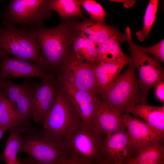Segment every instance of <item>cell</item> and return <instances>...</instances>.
Here are the masks:
<instances>
[{
  "label": "cell",
  "mask_w": 164,
  "mask_h": 164,
  "mask_svg": "<svg viewBox=\"0 0 164 164\" xmlns=\"http://www.w3.org/2000/svg\"><path fill=\"white\" fill-rule=\"evenodd\" d=\"M76 17L65 19L50 28L43 26L28 30L35 35L44 59L50 71L55 73L69 53L79 32Z\"/></svg>",
  "instance_id": "6da1fadb"
},
{
  "label": "cell",
  "mask_w": 164,
  "mask_h": 164,
  "mask_svg": "<svg viewBox=\"0 0 164 164\" xmlns=\"http://www.w3.org/2000/svg\"><path fill=\"white\" fill-rule=\"evenodd\" d=\"M125 71L100 95L106 102L122 114L135 106L146 104L147 97L141 90L136 73V67L132 61Z\"/></svg>",
  "instance_id": "7a4b0ae2"
},
{
  "label": "cell",
  "mask_w": 164,
  "mask_h": 164,
  "mask_svg": "<svg viewBox=\"0 0 164 164\" xmlns=\"http://www.w3.org/2000/svg\"><path fill=\"white\" fill-rule=\"evenodd\" d=\"M0 50L51 71L35 35L29 30L10 26L0 27Z\"/></svg>",
  "instance_id": "3957f363"
},
{
  "label": "cell",
  "mask_w": 164,
  "mask_h": 164,
  "mask_svg": "<svg viewBox=\"0 0 164 164\" xmlns=\"http://www.w3.org/2000/svg\"><path fill=\"white\" fill-rule=\"evenodd\" d=\"M82 124L61 86L54 104L43 120V130L49 137L63 145L68 137Z\"/></svg>",
  "instance_id": "277c9868"
},
{
  "label": "cell",
  "mask_w": 164,
  "mask_h": 164,
  "mask_svg": "<svg viewBox=\"0 0 164 164\" xmlns=\"http://www.w3.org/2000/svg\"><path fill=\"white\" fill-rule=\"evenodd\" d=\"M48 0H12L2 11L4 26L30 30L43 26L52 15Z\"/></svg>",
  "instance_id": "5b68a950"
},
{
  "label": "cell",
  "mask_w": 164,
  "mask_h": 164,
  "mask_svg": "<svg viewBox=\"0 0 164 164\" xmlns=\"http://www.w3.org/2000/svg\"><path fill=\"white\" fill-rule=\"evenodd\" d=\"M103 140L83 124L63 143L66 153L84 164H98L104 158Z\"/></svg>",
  "instance_id": "8992f818"
},
{
  "label": "cell",
  "mask_w": 164,
  "mask_h": 164,
  "mask_svg": "<svg viewBox=\"0 0 164 164\" xmlns=\"http://www.w3.org/2000/svg\"><path fill=\"white\" fill-rule=\"evenodd\" d=\"M20 143V152L31 157L35 164H56L66 153L62 144L38 128H32L21 135Z\"/></svg>",
  "instance_id": "52a82bcc"
},
{
  "label": "cell",
  "mask_w": 164,
  "mask_h": 164,
  "mask_svg": "<svg viewBox=\"0 0 164 164\" xmlns=\"http://www.w3.org/2000/svg\"><path fill=\"white\" fill-rule=\"evenodd\" d=\"M125 39L130 52V58L138 71V84L142 93L147 97L149 91L164 80V70L161 62L142 51L133 41L131 29L127 26Z\"/></svg>",
  "instance_id": "ba28073f"
},
{
  "label": "cell",
  "mask_w": 164,
  "mask_h": 164,
  "mask_svg": "<svg viewBox=\"0 0 164 164\" xmlns=\"http://www.w3.org/2000/svg\"><path fill=\"white\" fill-rule=\"evenodd\" d=\"M56 72L58 79L67 81L79 89L99 95L93 64L77 59L72 46Z\"/></svg>",
  "instance_id": "9c48e42d"
},
{
  "label": "cell",
  "mask_w": 164,
  "mask_h": 164,
  "mask_svg": "<svg viewBox=\"0 0 164 164\" xmlns=\"http://www.w3.org/2000/svg\"><path fill=\"white\" fill-rule=\"evenodd\" d=\"M39 83L25 80L20 84L11 80L0 81V89L19 113L24 123L30 126L31 112Z\"/></svg>",
  "instance_id": "30bf717a"
},
{
  "label": "cell",
  "mask_w": 164,
  "mask_h": 164,
  "mask_svg": "<svg viewBox=\"0 0 164 164\" xmlns=\"http://www.w3.org/2000/svg\"><path fill=\"white\" fill-rule=\"evenodd\" d=\"M60 84L55 73L50 72L36 91L31 112V119L42 124L46 116L54 104Z\"/></svg>",
  "instance_id": "8fae6325"
},
{
  "label": "cell",
  "mask_w": 164,
  "mask_h": 164,
  "mask_svg": "<svg viewBox=\"0 0 164 164\" xmlns=\"http://www.w3.org/2000/svg\"><path fill=\"white\" fill-rule=\"evenodd\" d=\"M58 79L83 124L91 129L94 115L101 101L98 95L79 89L65 80Z\"/></svg>",
  "instance_id": "7c38bea8"
},
{
  "label": "cell",
  "mask_w": 164,
  "mask_h": 164,
  "mask_svg": "<svg viewBox=\"0 0 164 164\" xmlns=\"http://www.w3.org/2000/svg\"><path fill=\"white\" fill-rule=\"evenodd\" d=\"M51 72L36 64L12 58L0 50V81L14 77H36L41 80Z\"/></svg>",
  "instance_id": "4fadbf2b"
},
{
  "label": "cell",
  "mask_w": 164,
  "mask_h": 164,
  "mask_svg": "<svg viewBox=\"0 0 164 164\" xmlns=\"http://www.w3.org/2000/svg\"><path fill=\"white\" fill-rule=\"evenodd\" d=\"M122 114L107 103L101 101L94 115L91 129L101 137L125 129Z\"/></svg>",
  "instance_id": "5bb4252c"
},
{
  "label": "cell",
  "mask_w": 164,
  "mask_h": 164,
  "mask_svg": "<svg viewBox=\"0 0 164 164\" xmlns=\"http://www.w3.org/2000/svg\"><path fill=\"white\" fill-rule=\"evenodd\" d=\"M102 150L105 158L125 163L133 157L135 152L125 129L106 136L103 140Z\"/></svg>",
  "instance_id": "9a60e30c"
},
{
  "label": "cell",
  "mask_w": 164,
  "mask_h": 164,
  "mask_svg": "<svg viewBox=\"0 0 164 164\" xmlns=\"http://www.w3.org/2000/svg\"><path fill=\"white\" fill-rule=\"evenodd\" d=\"M124 127L135 149L150 141L163 140L164 137L146 122L131 115L122 114Z\"/></svg>",
  "instance_id": "2e32d148"
},
{
  "label": "cell",
  "mask_w": 164,
  "mask_h": 164,
  "mask_svg": "<svg viewBox=\"0 0 164 164\" xmlns=\"http://www.w3.org/2000/svg\"><path fill=\"white\" fill-rule=\"evenodd\" d=\"M79 30L96 46L114 36L118 38L121 42L125 41V35L114 26L89 18L79 22Z\"/></svg>",
  "instance_id": "e0dca14e"
},
{
  "label": "cell",
  "mask_w": 164,
  "mask_h": 164,
  "mask_svg": "<svg viewBox=\"0 0 164 164\" xmlns=\"http://www.w3.org/2000/svg\"><path fill=\"white\" fill-rule=\"evenodd\" d=\"M129 57L117 61L93 64L99 94L106 91L115 81L123 68L132 62Z\"/></svg>",
  "instance_id": "ac0fdd59"
},
{
  "label": "cell",
  "mask_w": 164,
  "mask_h": 164,
  "mask_svg": "<svg viewBox=\"0 0 164 164\" xmlns=\"http://www.w3.org/2000/svg\"><path fill=\"white\" fill-rule=\"evenodd\" d=\"M128 113L141 118L164 137V106L156 107L146 104H139L130 109Z\"/></svg>",
  "instance_id": "d6986e66"
},
{
  "label": "cell",
  "mask_w": 164,
  "mask_h": 164,
  "mask_svg": "<svg viewBox=\"0 0 164 164\" xmlns=\"http://www.w3.org/2000/svg\"><path fill=\"white\" fill-rule=\"evenodd\" d=\"M163 140L149 142L135 149L133 157L141 164L164 163Z\"/></svg>",
  "instance_id": "ffe728a7"
},
{
  "label": "cell",
  "mask_w": 164,
  "mask_h": 164,
  "mask_svg": "<svg viewBox=\"0 0 164 164\" xmlns=\"http://www.w3.org/2000/svg\"><path fill=\"white\" fill-rule=\"evenodd\" d=\"M72 48L79 60L91 64L96 63L97 57V46L79 31L73 41Z\"/></svg>",
  "instance_id": "44dd1931"
},
{
  "label": "cell",
  "mask_w": 164,
  "mask_h": 164,
  "mask_svg": "<svg viewBox=\"0 0 164 164\" xmlns=\"http://www.w3.org/2000/svg\"><path fill=\"white\" fill-rule=\"evenodd\" d=\"M119 41L121 40L118 38L114 36L97 46L96 63L116 61L127 57L122 50Z\"/></svg>",
  "instance_id": "7402d4cb"
},
{
  "label": "cell",
  "mask_w": 164,
  "mask_h": 164,
  "mask_svg": "<svg viewBox=\"0 0 164 164\" xmlns=\"http://www.w3.org/2000/svg\"><path fill=\"white\" fill-rule=\"evenodd\" d=\"M29 128L17 126L10 129V134L7 140L5 149L0 157L5 164H10L17 160V154L20 149L21 134L27 131Z\"/></svg>",
  "instance_id": "603a6c76"
},
{
  "label": "cell",
  "mask_w": 164,
  "mask_h": 164,
  "mask_svg": "<svg viewBox=\"0 0 164 164\" xmlns=\"http://www.w3.org/2000/svg\"><path fill=\"white\" fill-rule=\"evenodd\" d=\"M0 125L6 130L17 126L29 127L24 123L19 113L2 92L0 100Z\"/></svg>",
  "instance_id": "cb8c5ba5"
},
{
  "label": "cell",
  "mask_w": 164,
  "mask_h": 164,
  "mask_svg": "<svg viewBox=\"0 0 164 164\" xmlns=\"http://www.w3.org/2000/svg\"><path fill=\"white\" fill-rule=\"evenodd\" d=\"M48 5L50 10L58 13L61 21L72 17L85 19L79 0H48Z\"/></svg>",
  "instance_id": "d4e9b609"
},
{
  "label": "cell",
  "mask_w": 164,
  "mask_h": 164,
  "mask_svg": "<svg viewBox=\"0 0 164 164\" xmlns=\"http://www.w3.org/2000/svg\"><path fill=\"white\" fill-rule=\"evenodd\" d=\"M158 0H151L145 10L142 28L135 33L138 39L144 41L149 34L152 26L155 21L157 11Z\"/></svg>",
  "instance_id": "484cf974"
},
{
  "label": "cell",
  "mask_w": 164,
  "mask_h": 164,
  "mask_svg": "<svg viewBox=\"0 0 164 164\" xmlns=\"http://www.w3.org/2000/svg\"><path fill=\"white\" fill-rule=\"evenodd\" d=\"M80 5L89 15L90 19L99 22H104L107 13L98 3L93 0H79Z\"/></svg>",
  "instance_id": "4316f807"
},
{
  "label": "cell",
  "mask_w": 164,
  "mask_h": 164,
  "mask_svg": "<svg viewBox=\"0 0 164 164\" xmlns=\"http://www.w3.org/2000/svg\"><path fill=\"white\" fill-rule=\"evenodd\" d=\"M139 48L145 53L149 54L161 62H164V39L156 44L148 47H144L138 45Z\"/></svg>",
  "instance_id": "83f0119b"
},
{
  "label": "cell",
  "mask_w": 164,
  "mask_h": 164,
  "mask_svg": "<svg viewBox=\"0 0 164 164\" xmlns=\"http://www.w3.org/2000/svg\"><path fill=\"white\" fill-rule=\"evenodd\" d=\"M56 164H84L66 153L62 155Z\"/></svg>",
  "instance_id": "f1b7e54d"
},
{
  "label": "cell",
  "mask_w": 164,
  "mask_h": 164,
  "mask_svg": "<svg viewBox=\"0 0 164 164\" xmlns=\"http://www.w3.org/2000/svg\"><path fill=\"white\" fill-rule=\"evenodd\" d=\"M156 95L157 98L161 101H164V81L158 84L156 87Z\"/></svg>",
  "instance_id": "f546056e"
},
{
  "label": "cell",
  "mask_w": 164,
  "mask_h": 164,
  "mask_svg": "<svg viewBox=\"0 0 164 164\" xmlns=\"http://www.w3.org/2000/svg\"><path fill=\"white\" fill-rule=\"evenodd\" d=\"M109 1L122 3L124 6L127 8H129L133 6L136 2V0H111Z\"/></svg>",
  "instance_id": "4dcf8cb0"
},
{
  "label": "cell",
  "mask_w": 164,
  "mask_h": 164,
  "mask_svg": "<svg viewBox=\"0 0 164 164\" xmlns=\"http://www.w3.org/2000/svg\"><path fill=\"white\" fill-rule=\"evenodd\" d=\"M125 164H141L137 162L133 158L128 159L125 163Z\"/></svg>",
  "instance_id": "1f68e13d"
},
{
  "label": "cell",
  "mask_w": 164,
  "mask_h": 164,
  "mask_svg": "<svg viewBox=\"0 0 164 164\" xmlns=\"http://www.w3.org/2000/svg\"><path fill=\"white\" fill-rule=\"evenodd\" d=\"M98 164H114V163L111 161L104 158Z\"/></svg>",
  "instance_id": "d6a6232c"
},
{
  "label": "cell",
  "mask_w": 164,
  "mask_h": 164,
  "mask_svg": "<svg viewBox=\"0 0 164 164\" xmlns=\"http://www.w3.org/2000/svg\"><path fill=\"white\" fill-rule=\"evenodd\" d=\"M6 130L0 125V140Z\"/></svg>",
  "instance_id": "836d02e7"
},
{
  "label": "cell",
  "mask_w": 164,
  "mask_h": 164,
  "mask_svg": "<svg viewBox=\"0 0 164 164\" xmlns=\"http://www.w3.org/2000/svg\"><path fill=\"white\" fill-rule=\"evenodd\" d=\"M10 164H31L30 163H27L23 162H21L17 160Z\"/></svg>",
  "instance_id": "e575fe53"
},
{
  "label": "cell",
  "mask_w": 164,
  "mask_h": 164,
  "mask_svg": "<svg viewBox=\"0 0 164 164\" xmlns=\"http://www.w3.org/2000/svg\"><path fill=\"white\" fill-rule=\"evenodd\" d=\"M114 164H125V163L119 162H113Z\"/></svg>",
  "instance_id": "d590c367"
},
{
  "label": "cell",
  "mask_w": 164,
  "mask_h": 164,
  "mask_svg": "<svg viewBox=\"0 0 164 164\" xmlns=\"http://www.w3.org/2000/svg\"><path fill=\"white\" fill-rule=\"evenodd\" d=\"M1 95H2V92L1 91H0V100L1 98Z\"/></svg>",
  "instance_id": "8d00e7d4"
},
{
  "label": "cell",
  "mask_w": 164,
  "mask_h": 164,
  "mask_svg": "<svg viewBox=\"0 0 164 164\" xmlns=\"http://www.w3.org/2000/svg\"><path fill=\"white\" fill-rule=\"evenodd\" d=\"M31 164H35L34 163H31Z\"/></svg>",
  "instance_id": "74e56055"
},
{
  "label": "cell",
  "mask_w": 164,
  "mask_h": 164,
  "mask_svg": "<svg viewBox=\"0 0 164 164\" xmlns=\"http://www.w3.org/2000/svg\"></svg>",
  "instance_id": "f35d334b"
}]
</instances>
